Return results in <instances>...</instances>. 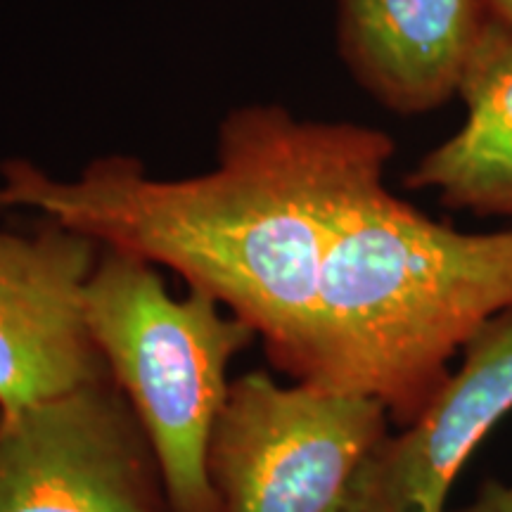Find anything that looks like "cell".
<instances>
[{"label":"cell","instance_id":"1","mask_svg":"<svg viewBox=\"0 0 512 512\" xmlns=\"http://www.w3.org/2000/svg\"><path fill=\"white\" fill-rule=\"evenodd\" d=\"M394 150L380 128L247 105L223 119L216 164L200 176L155 178L138 159L112 155L57 178L10 159L0 209L38 211L100 247L171 268L245 320L273 366L299 382L332 235L384 183Z\"/></svg>","mask_w":512,"mask_h":512},{"label":"cell","instance_id":"2","mask_svg":"<svg viewBox=\"0 0 512 512\" xmlns=\"http://www.w3.org/2000/svg\"><path fill=\"white\" fill-rule=\"evenodd\" d=\"M510 306L512 228L463 233L380 183L332 235L299 382L370 396L406 427L467 339Z\"/></svg>","mask_w":512,"mask_h":512},{"label":"cell","instance_id":"3","mask_svg":"<svg viewBox=\"0 0 512 512\" xmlns=\"http://www.w3.org/2000/svg\"><path fill=\"white\" fill-rule=\"evenodd\" d=\"M88 330L155 448L174 512H223L209 439L233 358L256 339L207 292L174 297L159 266L102 247L83 292Z\"/></svg>","mask_w":512,"mask_h":512},{"label":"cell","instance_id":"4","mask_svg":"<svg viewBox=\"0 0 512 512\" xmlns=\"http://www.w3.org/2000/svg\"><path fill=\"white\" fill-rule=\"evenodd\" d=\"M387 427L370 396L247 373L230 382L211 430V486L223 512H344Z\"/></svg>","mask_w":512,"mask_h":512},{"label":"cell","instance_id":"5","mask_svg":"<svg viewBox=\"0 0 512 512\" xmlns=\"http://www.w3.org/2000/svg\"><path fill=\"white\" fill-rule=\"evenodd\" d=\"M0 512H174L155 448L112 375L0 413Z\"/></svg>","mask_w":512,"mask_h":512},{"label":"cell","instance_id":"6","mask_svg":"<svg viewBox=\"0 0 512 512\" xmlns=\"http://www.w3.org/2000/svg\"><path fill=\"white\" fill-rule=\"evenodd\" d=\"M102 247L53 219L0 230V413L110 377L83 292Z\"/></svg>","mask_w":512,"mask_h":512},{"label":"cell","instance_id":"7","mask_svg":"<svg viewBox=\"0 0 512 512\" xmlns=\"http://www.w3.org/2000/svg\"><path fill=\"white\" fill-rule=\"evenodd\" d=\"M512 411V306L467 339L411 425L387 437L351 482L344 512H446L453 484L482 439Z\"/></svg>","mask_w":512,"mask_h":512},{"label":"cell","instance_id":"8","mask_svg":"<svg viewBox=\"0 0 512 512\" xmlns=\"http://www.w3.org/2000/svg\"><path fill=\"white\" fill-rule=\"evenodd\" d=\"M491 19L482 0H337V48L358 86L401 117L458 95Z\"/></svg>","mask_w":512,"mask_h":512},{"label":"cell","instance_id":"9","mask_svg":"<svg viewBox=\"0 0 512 512\" xmlns=\"http://www.w3.org/2000/svg\"><path fill=\"white\" fill-rule=\"evenodd\" d=\"M465 124L432 147L406 185L451 209L512 219V31L491 24L458 91Z\"/></svg>","mask_w":512,"mask_h":512},{"label":"cell","instance_id":"10","mask_svg":"<svg viewBox=\"0 0 512 512\" xmlns=\"http://www.w3.org/2000/svg\"><path fill=\"white\" fill-rule=\"evenodd\" d=\"M456 512H512V484L486 482L475 501Z\"/></svg>","mask_w":512,"mask_h":512},{"label":"cell","instance_id":"11","mask_svg":"<svg viewBox=\"0 0 512 512\" xmlns=\"http://www.w3.org/2000/svg\"><path fill=\"white\" fill-rule=\"evenodd\" d=\"M491 24L512 31V0H482Z\"/></svg>","mask_w":512,"mask_h":512}]
</instances>
